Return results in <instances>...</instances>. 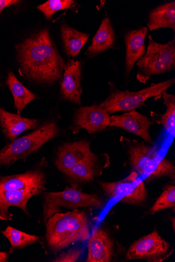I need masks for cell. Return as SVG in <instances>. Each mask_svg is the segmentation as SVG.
<instances>
[{"instance_id": "obj_1", "label": "cell", "mask_w": 175, "mask_h": 262, "mask_svg": "<svg viewBox=\"0 0 175 262\" xmlns=\"http://www.w3.org/2000/svg\"><path fill=\"white\" fill-rule=\"evenodd\" d=\"M22 73L36 83L61 81L66 64L45 29L16 46Z\"/></svg>"}, {"instance_id": "obj_2", "label": "cell", "mask_w": 175, "mask_h": 262, "mask_svg": "<svg viewBox=\"0 0 175 262\" xmlns=\"http://www.w3.org/2000/svg\"><path fill=\"white\" fill-rule=\"evenodd\" d=\"M46 242L55 254L70 245L89 239L87 214L79 209L57 212L46 222Z\"/></svg>"}, {"instance_id": "obj_3", "label": "cell", "mask_w": 175, "mask_h": 262, "mask_svg": "<svg viewBox=\"0 0 175 262\" xmlns=\"http://www.w3.org/2000/svg\"><path fill=\"white\" fill-rule=\"evenodd\" d=\"M127 140L132 168L146 182L165 177L174 179L173 162L162 157L156 147L146 144L144 142Z\"/></svg>"}, {"instance_id": "obj_4", "label": "cell", "mask_w": 175, "mask_h": 262, "mask_svg": "<svg viewBox=\"0 0 175 262\" xmlns=\"http://www.w3.org/2000/svg\"><path fill=\"white\" fill-rule=\"evenodd\" d=\"M175 82L174 78L158 83H152L149 86L138 92L120 91L110 85L109 96L100 105L110 115L114 113L129 112L141 106H145L146 101L151 98L155 100L162 97L163 94Z\"/></svg>"}, {"instance_id": "obj_5", "label": "cell", "mask_w": 175, "mask_h": 262, "mask_svg": "<svg viewBox=\"0 0 175 262\" xmlns=\"http://www.w3.org/2000/svg\"><path fill=\"white\" fill-rule=\"evenodd\" d=\"M139 68L137 80L145 83L154 75L164 74L175 68V40L160 43L148 36V45L145 55L137 62Z\"/></svg>"}, {"instance_id": "obj_6", "label": "cell", "mask_w": 175, "mask_h": 262, "mask_svg": "<svg viewBox=\"0 0 175 262\" xmlns=\"http://www.w3.org/2000/svg\"><path fill=\"white\" fill-rule=\"evenodd\" d=\"M59 129L54 122H49L31 134L16 139L0 151V166H10L38 150L48 141L58 136Z\"/></svg>"}, {"instance_id": "obj_7", "label": "cell", "mask_w": 175, "mask_h": 262, "mask_svg": "<svg viewBox=\"0 0 175 262\" xmlns=\"http://www.w3.org/2000/svg\"><path fill=\"white\" fill-rule=\"evenodd\" d=\"M104 202L96 195L84 193L77 185L67 187L62 192H47L44 194L43 217L46 222L62 208L69 209L80 208H102Z\"/></svg>"}, {"instance_id": "obj_8", "label": "cell", "mask_w": 175, "mask_h": 262, "mask_svg": "<svg viewBox=\"0 0 175 262\" xmlns=\"http://www.w3.org/2000/svg\"><path fill=\"white\" fill-rule=\"evenodd\" d=\"M100 184L107 196L118 199L119 202L137 205L146 201L147 192L144 183L134 171L121 181L101 182Z\"/></svg>"}, {"instance_id": "obj_9", "label": "cell", "mask_w": 175, "mask_h": 262, "mask_svg": "<svg viewBox=\"0 0 175 262\" xmlns=\"http://www.w3.org/2000/svg\"><path fill=\"white\" fill-rule=\"evenodd\" d=\"M173 250L157 230L140 238L130 247L127 260L144 259L148 262H162L169 257Z\"/></svg>"}, {"instance_id": "obj_10", "label": "cell", "mask_w": 175, "mask_h": 262, "mask_svg": "<svg viewBox=\"0 0 175 262\" xmlns=\"http://www.w3.org/2000/svg\"><path fill=\"white\" fill-rule=\"evenodd\" d=\"M110 121V115L101 106L82 107L75 114L70 129L73 134L84 129L91 134L105 130Z\"/></svg>"}, {"instance_id": "obj_11", "label": "cell", "mask_w": 175, "mask_h": 262, "mask_svg": "<svg viewBox=\"0 0 175 262\" xmlns=\"http://www.w3.org/2000/svg\"><path fill=\"white\" fill-rule=\"evenodd\" d=\"M154 124L151 119L133 110L121 115L110 117L109 126L122 128L143 139L150 145L154 142L150 135L149 129Z\"/></svg>"}, {"instance_id": "obj_12", "label": "cell", "mask_w": 175, "mask_h": 262, "mask_svg": "<svg viewBox=\"0 0 175 262\" xmlns=\"http://www.w3.org/2000/svg\"><path fill=\"white\" fill-rule=\"evenodd\" d=\"M95 156L90 149V142L85 140L67 143L59 148L55 165L65 174L75 165Z\"/></svg>"}, {"instance_id": "obj_13", "label": "cell", "mask_w": 175, "mask_h": 262, "mask_svg": "<svg viewBox=\"0 0 175 262\" xmlns=\"http://www.w3.org/2000/svg\"><path fill=\"white\" fill-rule=\"evenodd\" d=\"M46 188L45 186L31 187L21 190L0 191V220L11 221L13 215L8 208L16 207L29 215L27 204L30 199L42 193Z\"/></svg>"}, {"instance_id": "obj_14", "label": "cell", "mask_w": 175, "mask_h": 262, "mask_svg": "<svg viewBox=\"0 0 175 262\" xmlns=\"http://www.w3.org/2000/svg\"><path fill=\"white\" fill-rule=\"evenodd\" d=\"M81 62L70 60L64 70L61 82V93L64 100L81 105Z\"/></svg>"}, {"instance_id": "obj_15", "label": "cell", "mask_w": 175, "mask_h": 262, "mask_svg": "<svg viewBox=\"0 0 175 262\" xmlns=\"http://www.w3.org/2000/svg\"><path fill=\"white\" fill-rule=\"evenodd\" d=\"M114 251V242L108 232L100 227L94 229L88 244L87 262H109Z\"/></svg>"}, {"instance_id": "obj_16", "label": "cell", "mask_w": 175, "mask_h": 262, "mask_svg": "<svg viewBox=\"0 0 175 262\" xmlns=\"http://www.w3.org/2000/svg\"><path fill=\"white\" fill-rule=\"evenodd\" d=\"M39 121L24 118L0 108V124L6 136L12 141L24 132L36 128Z\"/></svg>"}, {"instance_id": "obj_17", "label": "cell", "mask_w": 175, "mask_h": 262, "mask_svg": "<svg viewBox=\"0 0 175 262\" xmlns=\"http://www.w3.org/2000/svg\"><path fill=\"white\" fill-rule=\"evenodd\" d=\"M148 33L146 27L129 31L125 35L126 46V71L131 73L134 64L145 54V40Z\"/></svg>"}, {"instance_id": "obj_18", "label": "cell", "mask_w": 175, "mask_h": 262, "mask_svg": "<svg viewBox=\"0 0 175 262\" xmlns=\"http://www.w3.org/2000/svg\"><path fill=\"white\" fill-rule=\"evenodd\" d=\"M45 174L42 171L32 170L23 174L0 177V191L45 186Z\"/></svg>"}, {"instance_id": "obj_19", "label": "cell", "mask_w": 175, "mask_h": 262, "mask_svg": "<svg viewBox=\"0 0 175 262\" xmlns=\"http://www.w3.org/2000/svg\"><path fill=\"white\" fill-rule=\"evenodd\" d=\"M116 36L109 18H105L88 48L86 55L94 57L105 51L113 49Z\"/></svg>"}, {"instance_id": "obj_20", "label": "cell", "mask_w": 175, "mask_h": 262, "mask_svg": "<svg viewBox=\"0 0 175 262\" xmlns=\"http://www.w3.org/2000/svg\"><path fill=\"white\" fill-rule=\"evenodd\" d=\"M147 26L151 31L161 28H169L174 31L175 2L159 6L150 12Z\"/></svg>"}, {"instance_id": "obj_21", "label": "cell", "mask_w": 175, "mask_h": 262, "mask_svg": "<svg viewBox=\"0 0 175 262\" xmlns=\"http://www.w3.org/2000/svg\"><path fill=\"white\" fill-rule=\"evenodd\" d=\"M98 157L84 160L75 165L65 174L72 185L89 182L93 180L98 172Z\"/></svg>"}, {"instance_id": "obj_22", "label": "cell", "mask_w": 175, "mask_h": 262, "mask_svg": "<svg viewBox=\"0 0 175 262\" xmlns=\"http://www.w3.org/2000/svg\"><path fill=\"white\" fill-rule=\"evenodd\" d=\"M61 32L67 54L69 57H76L87 42L89 34L74 30L66 24L61 27Z\"/></svg>"}, {"instance_id": "obj_23", "label": "cell", "mask_w": 175, "mask_h": 262, "mask_svg": "<svg viewBox=\"0 0 175 262\" xmlns=\"http://www.w3.org/2000/svg\"><path fill=\"white\" fill-rule=\"evenodd\" d=\"M7 83L13 94L14 107L20 115L29 103L36 99V95L25 87L11 72L8 75Z\"/></svg>"}, {"instance_id": "obj_24", "label": "cell", "mask_w": 175, "mask_h": 262, "mask_svg": "<svg viewBox=\"0 0 175 262\" xmlns=\"http://www.w3.org/2000/svg\"><path fill=\"white\" fill-rule=\"evenodd\" d=\"M2 233L10 243V253L36 244L41 239L38 236L27 233L10 226H8Z\"/></svg>"}, {"instance_id": "obj_25", "label": "cell", "mask_w": 175, "mask_h": 262, "mask_svg": "<svg viewBox=\"0 0 175 262\" xmlns=\"http://www.w3.org/2000/svg\"><path fill=\"white\" fill-rule=\"evenodd\" d=\"M162 97L164 104L166 107V112L162 115L156 116L155 121L162 125L171 135H175V96L172 94L164 93Z\"/></svg>"}, {"instance_id": "obj_26", "label": "cell", "mask_w": 175, "mask_h": 262, "mask_svg": "<svg viewBox=\"0 0 175 262\" xmlns=\"http://www.w3.org/2000/svg\"><path fill=\"white\" fill-rule=\"evenodd\" d=\"M76 3L72 0H49L45 4L37 7V9L43 12L47 19L52 18L55 13L65 9H75Z\"/></svg>"}, {"instance_id": "obj_27", "label": "cell", "mask_w": 175, "mask_h": 262, "mask_svg": "<svg viewBox=\"0 0 175 262\" xmlns=\"http://www.w3.org/2000/svg\"><path fill=\"white\" fill-rule=\"evenodd\" d=\"M175 207V186L168 185L163 190L153 206L150 209V214L153 215L157 212Z\"/></svg>"}, {"instance_id": "obj_28", "label": "cell", "mask_w": 175, "mask_h": 262, "mask_svg": "<svg viewBox=\"0 0 175 262\" xmlns=\"http://www.w3.org/2000/svg\"><path fill=\"white\" fill-rule=\"evenodd\" d=\"M84 251L82 248L71 249L61 253L52 261L54 262H75L81 257Z\"/></svg>"}, {"instance_id": "obj_29", "label": "cell", "mask_w": 175, "mask_h": 262, "mask_svg": "<svg viewBox=\"0 0 175 262\" xmlns=\"http://www.w3.org/2000/svg\"><path fill=\"white\" fill-rule=\"evenodd\" d=\"M20 2L17 0H0V13L3 12L5 8L16 5Z\"/></svg>"}, {"instance_id": "obj_30", "label": "cell", "mask_w": 175, "mask_h": 262, "mask_svg": "<svg viewBox=\"0 0 175 262\" xmlns=\"http://www.w3.org/2000/svg\"><path fill=\"white\" fill-rule=\"evenodd\" d=\"M8 256V253L6 252H0V262H5Z\"/></svg>"}, {"instance_id": "obj_31", "label": "cell", "mask_w": 175, "mask_h": 262, "mask_svg": "<svg viewBox=\"0 0 175 262\" xmlns=\"http://www.w3.org/2000/svg\"><path fill=\"white\" fill-rule=\"evenodd\" d=\"M171 221H172V228H173V231H174V228H175V220H174V217H173L172 219H171Z\"/></svg>"}]
</instances>
